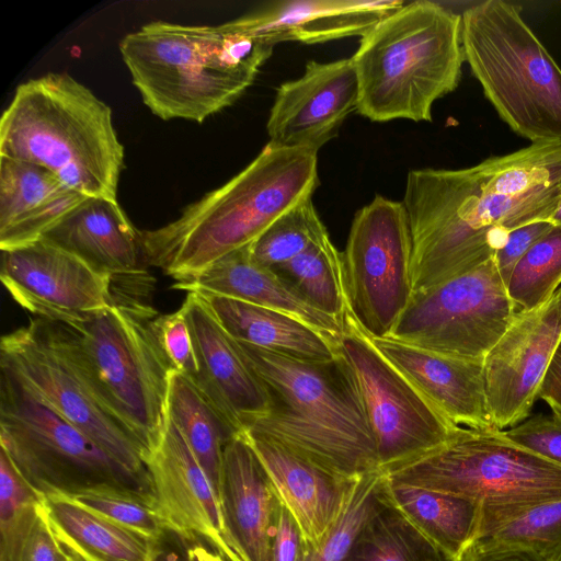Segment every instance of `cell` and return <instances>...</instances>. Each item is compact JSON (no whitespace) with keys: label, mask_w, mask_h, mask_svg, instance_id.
Segmentation results:
<instances>
[{"label":"cell","mask_w":561,"mask_h":561,"mask_svg":"<svg viewBox=\"0 0 561 561\" xmlns=\"http://www.w3.org/2000/svg\"><path fill=\"white\" fill-rule=\"evenodd\" d=\"M153 334L171 368L194 379L198 367L196 354L184 312L156 316L150 320Z\"/></svg>","instance_id":"ab89813d"},{"label":"cell","mask_w":561,"mask_h":561,"mask_svg":"<svg viewBox=\"0 0 561 561\" xmlns=\"http://www.w3.org/2000/svg\"><path fill=\"white\" fill-rule=\"evenodd\" d=\"M0 156L39 165L88 197L117 201L124 146L112 110L67 73L16 88L0 119Z\"/></svg>","instance_id":"5b68a950"},{"label":"cell","mask_w":561,"mask_h":561,"mask_svg":"<svg viewBox=\"0 0 561 561\" xmlns=\"http://www.w3.org/2000/svg\"><path fill=\"white\" fill-rule=\"evenodd\" d=\"M0 561H71L55 537L42 500L0 523Z\"/></svg>","instance_id":"f35d334b"},{"label":"cell","mask_w":561,"mask_h":561,"mask_svg":"<svg viewBox=\"0 0 561 561\" xmlns=\"http://www.w3.org/2000/svg\"><path fill=\"white\" fill-rule=\"evenodd\" d=\"M560 285L561 228L553 227L516 263L506 282V289L520 311L542 305Z\"/></svg>","instance_id":"d590c367"},{"label":"cell","mask_w":561,"mask_h":561,"mask_svg":"<svg viewBox=\"0 0 561 561\" xmlns=\"http://www.w3.org/2000/svg\"><path fill=\"white\" fill-rule=\"evenodd\" d=\"M314 308L344 322L347 312L342 253L329 233L291 261L273 268Z\"/></svg>","instance_id":"d6a6232c"},{"label":"cell","mask_w":561,"mask_h":561,"mask_svg":"<svg viewBox=\"0 0 561 561\" xmlns=\"http://www.w3.org/2000/svg\"><path fill=\"white\" fill-rule=\"evenodd\" d=\"M87 197L39 165L0 156V250L41 240Z\"/></svg>","instance_id":"484cf974"},{"label":"cell","mask_w":561,"mask_h":561,"mask_svg":"<svg viewBox=\"0 0 561 561\" xmlns=\"http://www.w3.org/2000/svg\"><path fill=\"white\" fill-rule=\"evenodd\" d=\"M145 462L168 530L203 539L225 560L247 561L227 528L217 490L168 414Z\"/></svg>","instance_id":"e0dca14e"},{"label":"cell","mask_w":561,"mask_h":561,"mask_svg":"<svg viewBox=\"0 0 561 561\" xmlns=\"http://www.w3.org/2000/svg\"><path fill=\"white\" fill-rule=\"evenodd\" d=\"M172 288L239 299L290 314L340 341L344 322L314 308L287 279L257 263L250 244L214 262L201 273L173 282Z\"/></svg>","instance_id":"d4e9b609"},{"label":"cell","mask_w":561,"mask_h":561,"mask_svg":"<svg viewBox=\"0 0 561 561\" xmlns=\"http://www.w3.org/2000/svg\"><path fill=\"white\" fill-rule=\"evenodd\" d=\"M77 504L154 541L168 530L152 495L102 486L66 496Z\"/></svg>","instance_id":"74e56055"},{"label":"cell","mask_w":561,"mask_h":561,"mask_svg":"<svg viewBox=\"0 0 561 561\" xmlns=\"http://www.w3.org/2000/svg\"><path fill=\"white\" fill-rule=\"evenodd\" d=\"M411 263L403 203L376 195L355 214L342 253L347 312L368 337H389L409 306Z\"/></svg>","instance_id":"7c38bea8"},{"label":"cell","mask_w":561,"mask_h":561,"mask_svg":"<svg viewBox=\"0 0 561 561\" xmlns=\"http://www.w3.org/2000/svg\"><path fill=\"white\" fill-rule=\"evenodd\" d=\"M340 347L355 374L382 472L436 449L456 434L459 426L380 354L348 312Z\"/></svg>","instance_id":"5bb4252c"},{"label":"cell","mask_w":561,"mask_h":561,"mask_svg":"<svg viewBox=\"0 0 561 561\" xmlns=\"http://www.w3.org/2000/svg\"><path fill=\"white\" fill-rule=\"evenodd\" d=\"M219 497L227 528L247 561H272L279 502L243 433L225 446Z\"/></svg>","instance_id":"cb8c5ba5"},{"label":"cell","mask_w":561,"mask_h":561,"mask_svg":"<svg viewBox=\"0 0 561 561\" xmlns=\"http://www.w3.org/2000/svg\"><path fill=\"white\" fill-rule=\"evenodd\" d=\"M489 192L526 197L561 186V140L537 141L472 167Z\"/></svg>","instance_id":"4dcf8cb0"},{"label":"cell","mask_w":561,"mask_h":561,"mask_svg":"<svg viewBox=\"0 0 561 561\" xmlns=\"http://www.w3.org/2000/svg\"><path fill=\"white\" fill-rule=\"evenodd\" d=\"M0 278L24 310L66 324L117 302L111 276L45 239L1 251Z\"/></svg>","instance_id":"9a60e30c"},{"label":"cell","mask_w":561,"mask_h":561,"mask_svg":"<svg viewBox=\"0 0 561 561\" xmlns=\"http://www.w3.org/2000/svg\"><path fill=\"white\" fill-rule=\"evenodd\" d=\"M551 222L554 227L561 228V196L559 198L557 208L552 215Z\"/></svg>","instance_id":"c3c4849f"},{"label":"cell","mask_w":561,"mask_h":561,"mask_svg":"<svg viewBox=\"0 0 561 561\" xmlns=\"http://www.w3.org/2000/svg\"><path fill=\"white\" fill-rule=\"evenodd\" d=\"M181 308L198 367L191 380L224 420L242 434L267 413V390L239 343L221 327L201 295L187 293Z\"/></svg>","instance_id":"d6986e66"},{"label":"cell","mask_w":561,"mask_h":561,"mask_svg":"<svg viewBox=\"0 0 561 561\" xmlns=\"http://www.w3.org/2000/svg\"><path fill=\"white\" fill-rule=\"evenodd\" d=\"M359 87L352 57L307 62L305 73L276 91L266 124L268 142L318 152L357 111Z\"/></svg>","instance_id":"ac0fdd59"},{"label":"cell","mask_w":561,"mask_h":561,"mask_svg":"<svg viewBox=\"0 0 561 561\" xmlns=\"http://www.w3.org/2000/svg\"><path fill=\"white\" fill-rule=\"evenodd\" d=\"M42 503L55 537L73 560L157 561L158 541L62 495H46Z\"/></svg>","instance_id":"f1b7e54d"},{"label":"cell","mask_w":561,"mask_h":561,"mask_svg":"<svg viewBox=\"0 0 561 561\" xmlns=\"http://www.w3.org/2000/svg\"><path fill=\"white\" fill-rule=\"evenodd\" d=\"M71 561H76V560L72 559Z\"/></svg>","instance_id":"681fc988"},{"label":"cell","mask_w":561,"mask_h":561,"mask_svg":"<svg viewBox=\"0 0 561 561\" xmlns=\"http://www.w3.org/2000/svg\"><path fill=\"white\" fill-rule=\"evenodd\" d=\"M153 314L140 302L117 301L68 324L76 331L106 400L141 444L146 457L164 428L173 370L153 334Z\"/></svg>","instance_id":"30bf717a"},{"label":"cell","mask_w":561,"mask_h":561,"mask_svg":"<svg viewBox=\"0 0 561 561\" xmlns=\"http://www.w3.org/2000/svg\"><path fill=\"white\" fill-rule=\"evenodd\" d=\"M352 59L360 115L431 122L434 103L460 82L461 15L433 1L409 2L365 33Z\"/></svg>","instance_id":"8992f818"},{"label":"cell","mask_w":561,"mask_h":561,"mask_svg":"<svg viewBox=\"0 0 561 561\" xmlns=\"http://www.w3.org/2000/svg\"><path fill=\"white\" fill-rule=\"evenodd\" d=\"M273 46L220 25L153 21L119 43L122 58L146 106L164 121L203 123L253 83Z\"/></svg>","instance_id":"277c9868"},{"label":"cell","mask_w":561,"mask_h":561,"mask_svg":"<svg viewBox=\"0 0 561 561\" xmlns=\"http://www.w3.org/2000/svg\"><path fill=\"white\" fill-rule=\"evenodd\" d=\"M167 414L219 494L224 449L238 433L185 375L170 374Z\"/></svg>","instance_id":"f546056e"},{"label":"cell","mask_w":561,"mask_h":561,"mask_svg":"<svg viewBox=\"0 0 561 561\" xmlns=\"http://www.w3.org/2000/svg\"><path fill=\"white\" fill-rule=\"evenodd\" d=\"M504 433L515 444L561 466V420L556 415L531 417Z\"/></svg>","instance_id":"60d3db41"},{"label":"cell","mask_w":561,"mask_h":561,"mask_svg":"<svg viewBox=\"0 0 561 561\" xmlns=\"http://www.w3.org/2000/svg\"><path fill=\"white\" fill-rule=\"evenodd\" d=\"M383 474L393 482L479 502V538L536 506L561 500V466L495 428L459 427L442 446Z\"/></svg>","instance_id":"52a82bcc"},{"label":"cell","mask_w":561,"mask_h":561,"mask_svg":"<svg viewBox=\"0 0 561 561\" xmlns=\"http://www.w3.org/2000/svg\"><path fill=\"white\" fill-rule=\"evenodd\" d=\"M381 497L448 561H460L480 534L479 502L388 480Z\"/></svg>","instance_id":"83f0119b"},{"label":"cell","mask_w":561,"mask_h":561,"mask_svg":"<svg viewBox=\"0 0 561 561\" xmlns=\"http://www.w3.org/2000/svg\"><path fill=\"white\" fill-rule=\"evenodd\" d=\"M460 561H530L527 558L516 554L485 556L478 553L472 546L467 550Z\"/></svg>","instance_id":"bcb514c9"},{"label":"cell","mask_w":561,"mask_h":561,"mask_svg":"<svg viewBox=\"0 0 561 561\" xmlns=\"http://www.w3.org/2000/svg\"><path fill=\"white\" fill-rule=\"evenodd\" d=\"M302 552L300 531L290 514L279 503L272 540V561H300Z\"/></svg>","instance_id":"ee69618b"},{"label":"cell","mask_w":561,"mask_h":561,"mask_svg":"<svg viewBox=\"0 0 561 561\" xmlns=\"http://www.w3.org/2000/svg\"><path fill=\"white\" fill-rule=\"evenodd\" d=\"M0 368L150 485L146 451L106 400L70 325L34 317L2 335Z\"/></svg>","instance_id":"9c48e42d"},{"label":"cell","mask_w":561,"mask_h":561,"mask_svg":"<svg viewBox=\"0 0 561 561\" xmlns=\"http://www.w3.org/2000/svg\"><path fill=\"white\" fill-rule=\"evenodd\" d=\"M201 296L238 342L306 362H330L341 354L340 341L290 314L234 298Z\"/></svg>","instance_id":"4316f807"},{"label":"cell","mask_w":561,"mask_h":561,"mask_svg":"<svg viewBox=\"0 0 561 561\" xmlns=\"http://www.w3.org/2000/svg\"><path fill=\"white\" fill-rule=\"evenodd\" d=\"M382 499V497H381ZM346 561H448L383 500Z\"/></svg>","instance_id":"e575fe53"},{"label":"cell","mask_w":561,"mask_h":561,"mask_svg":"<svg viewBox=\"0 0 561 561\" xmlns=\"http://www.w3.org/2000/svg\"><path fill=\"white\" fill-rule=\"evenodd\" d=\"M272 489L296 523L304 548H314L340 515L352 482L257 434L243 433Z\"/></svg>","instance_id":"7402d4cb"},{"label":"cell","mask_w":561,"mask_h":561,"mask_svg":"<svg viewBox=\"0 0 561 561\" xmlns=\"http://www.w3.org/2000/svg\"><path fill=\"white\" fill-rule=\"evenodd\" d=\"M369 340L450 423L494 428L486 403L483 360L437 353L392 337Z\"/></svg>","instance_id":"ffe728a7"},{"label":"cell","mask_w":561,"mask_h":561,"mask_svg":"<svg viewBox=\"0 0 561 561\" xmlns=\"http://www.w3.org/2000/svg\"><path fill=\"white\" fill-rule=\"evenodd\" d=\"M481 554H516L530 561H561V500L541 504L479 538Z\"/></svg>","instance_id":"1f68e13d"},{"label":"cell","mask_w":561,"mask_h":561,"mask_svg":"<svg viewBox=\"0 0 561 561\" xmlns=\"http://www.w3.org/2000/svg\"><path fill=\"white\" fill-rule=\"evenodd\" d=\"M516 313V305L492 257L414 293L389 337L446 355L483 360Z\"/></svg>","instance_id":"4fadbf2b"},{"label":"cell","mask_w":561,"mask_h":561,"mask_svg":"<svg viewBox=\"0 0 561 561\" xmlns=\"http://www.w3.org/2000/svg\"><path fill=\"white\" fill-rule=\"evenodd\" d=\"M187 554L190 561H226L220 554L211 552L203 546L192 547Z\"/></svg>","instance_id":"7dc6e473"},{"label":"cell","mask_w":561,"mask_h":561,"mask_svg":"<svg viewBox=\"0 0 561 561\" xmlns=\"http://www.w3.org/2000/svg\"><path fill=\"white\" fill-rule=\"evenodd\" d=\"M403 4L398 0L278 1L233 22L243 33L273 47L291 41L318 44L362 37Z\"/></svg>","instance_id":"44dd1931"},{"label":"cell","mask_w":561,"mask_h":561,"mask_svg":"<svg viewBox=\"0 0 561 561\" xmlns=\"http://www.w3.org/2000/svg\"><path fill=\"white\" fill-rule=\"evenodd\" d=\"M42 239L111 276L122 288L123 283L131 287L133 280L144 277L140 231L117 201L87 197Z\"/></svg>","instance_id":"603a6c76"},{"label":"cell","mask_w":561,"mask_h":561,"mask_svg":"<svg viewBox=\"0 0 561 561\" xmlns=\"http://www.w3.org/2000/svg\"><path fill=\"white\" fill-rule=\"evenodd\" d=\"M465 61L502 121L523 138L561 140V69L520 13L486 0L461 14Z\"/></svg>","instance_id":"ba28073f"},{"label":"cell","mask_w":561,"mask_h":561,"mask_svg":"<svg viewBox=\"0 0 561 561\" xmlns=\"http://www.w3.org/2000/svg\"><path fill=\"white\" fill-rule=\"evenodd\" d=\"M43 497L19 472L4 450L0 451V523L13 518Z\"/></svg>","instance_id":"b9f144b4"},{"label":"cell","mask_w":561,"mask_h":561,"mask_svg":"<svg viewBox=\"0 0 561 561\" xmlns=\"http://www.w3.org/2000/svg\"><path fill=\"white\" fill-rule=\"evenodd\" d=\"M318 185V152L267 142L241 172L176 219L140 231L144 259L174 282L190 278L254 242Z\"/></svg>","instance_id":"6da1fadb"},{"label":"cell","mask_w":561,"mask_h":561,"mask_svg":"<svg viewBox=\"0 0 561 561\" xmlns=\"http://www.w3.org/2000/svg\"><path fill=\"white\" fill-rule=\"evenodd\" d=\"M561 340V286L542 305L515 314L483 358L485 394L494 428L525 420Z\"/></svg>","instance_id":"2e32d148"},{"label":"cell","mask_w":561,"mask_h":561,"mask_svg":"<svg viewBox=\"0 0 561 561\" xmlns=\"http://www.w3.org/2000/svg\"><path fill=\"white\" fill-rule=\"evenodd\" d=\"M382 481L381 470L355 479L340 515L317 547L304 548L300 561H346L360 534L382 503Z\"/></svg>","instance_id":"836d02e7"},{"label":"cell","mask_w":561,"mask_h":561,"mask_svg":"<svg viewBox=\"0 0 561 561\" xmlns=\"http://www.w3.org/2000/svg\"><path fill=\"white\" fill-rule=\"evenodd\" d=\"M538 398L542 399L553 415L561 420V340L540 385Z\"/></svg>","instance_id":"f6af8a7d"},{"label":"cell","mask_w":561,"mask_h":561,"mask_svg":"<svg viewBox=\"0 0 561 561\" xmlns=\"http://www.w3.org/2000/svg\"><path fill=\"white\" fill-rule=\"evenodd\" d=\"M554 226L550 221H539L514 230L505 245L495 254V264L505 286L506 282L524 254Z\"/></svg>","instance_id":"7bdbcfd3"},{"label":"cell","mask_w":561,"mask_h":561,"mask_svg":"<svg viewBox=\"0 0 561 561\" xmlns=\"http://www.w3.org/2000/svg\"><path fill=\"white\" fill-rule=\"evenodd\" d=\"M0 445L42 497L70 496L102 486L152 495L149 483L129 472L3 371L0 376Z\"/></svg>","instance_id":"8fae6325"},{"label":"cell","mask_w":561,"mask_h":561,"mask_svg":"<svg viewBox=\"0 0 561 561\" xmlns=\"http://www.w3.org/2000/svg\"><path fill=\"white\" fill-rule=\"evenodd\" d=\"M328 233L310 197L277 218L250 244V250L257 263L276 268L305 252Z\"/></svg>","instance_id":"8d00e7d4"},{"label":"cell","mask_w":561,"mask_h":561,"mask_svg":"<svg viewBox=\"0 0 561 561\" xmlns=\"http://www.w3.org/2000/svg\"><path fill=\"white\" fill-rule=\"evenodd\" d=\"M560 196L561 186L526 197L493 194L472 167L411 170L402 203L412 240L413 293L495 257L514 230L551 222Z\"/></svg>","instance_id":"3957f363"},{"label":"cell","mask_w":561,"mask_h":561,"mask_svg":"<svg viewBox=\"0 0 561 561\" xmlns=\"http://www.w3.org/2000/svg\"><path fill=\"white\" fill-rule=\"evenodd\" d=\"M238 343L270 399L267 413L247 433L342 479L381 470L356 377L342 352L330 362H306Z\"/></svg>","instance_id":"7a4b0ae2"}]
</instances>
